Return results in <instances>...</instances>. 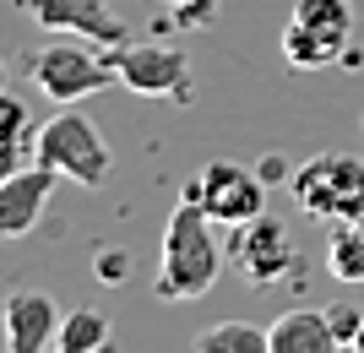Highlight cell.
<instances>
[{"label":"cell","instance_id":"1","mask_svg":"<svg viewBox=\"0 0 364 353\" xmlns=\"http://www.w3.org/2000/svg\"><path fill=\"white\" fill-rule=\"evenodd\" d=\"M218 266H223V250L213 239V217L201 201L185 196L168 217V234H164V261H158V277L152 288L164 299H201V293L218 283Z\"/></svg>","mask_w":364,"mask_h":353},{"label":"cell","instance_id":"2","mask_svg":"<svg viewBox=\"0 0 364 353\" xmlns=\"http://www.w3.org/2000/svg\"><path fill=\"white\" fill-rule=\"evenodd\" d=\"M289 196L316 223H343L364 212V158L353 153H321L289 174Z\"/></svg>","mask_w":364,"mask_h":353},{"label":"cell","instance_id":"3","mask_svg":"<svg viewBox=\"0 0 364 353\" xmlns=\"http://www.w3.org/2000/svg\"><path fill=\"white\" fill-rule=\"evenodd\" d=\"M33 158L49 163L60 180L87 185V190H98V185L114 174V158H109L98 125H92L87 114H76L71 104H65V114H55L49 125H38V147H33Z\"/></svg>","mask_w":364,"mask_h":353},{"label":"cell","instance_id":"4","mask_svg":"<svg viewBox=\"0 0 364 353\" xmlns=\"http://www.w3.org/2000/svg\"><path fill=\"white\" fill-rule=\"evenodd\" d=\"M353 33V6L348 0H299L283 28V55L299 71H326L332 60H343Z\"/></svg>","mask_w":364,"mask_h":353},{"label":"cell","instance_id":"5","mask_svg":"<svg viewBox=\"0 0 364 353\" xmlns=\"http://www.w3.org/2000/svg\"><path fill=\"white\" fill-rule=\"evenodd\" d=\"M82 44H87V38L65 33V38H55V44H44V49H33V55H28V77L38 82L44 98H55V104H76V98L104 92L109 82H114V65L98 60V55L82 49Z\"/></svg>","mask_w":364,"mask_h":353},{"label":"cell","instance_id":"6","mask_svg":"<svg viewBox=\"0 0 364 353\" xmlns=\"http://www.w3.org/2000/svg\"><path fill=\"white\" fill-rule=\"evenodd\" d=\"M185 196L201 201L207 217H213V223H228V229L267 212V180H261V169H245V163H228V158H213V163L191 180Z\"/></svg>","mask_w":364,"mask_h":353},{"label":"cell","instance_id":"7","mask_svg":"<svg viewBox=\"0 0 364 353\" xmlns=\"http://www.w3.org/2000/svg\"><path fill=\"white\" fill-rule=\"evenodd\" d=\"M109 65L141 98H168V104L191 98V60L180 44H120L109 49Z\"/></svg>","mask_w":364,"mask_h":353},{"label":"cell","instance_id":"8","mask_svg":"<svg viewBox=\"0 0 364 353\" xmlns=\"http://www.w3.org/2000/svg\"><path fill=\"white\" fill-rule=\"evenodd\" d=\"M228 261H234V272L245 277V283H256V288H267V283H277V277H289L294 261H299V250H294L289 229L277 223V217H250V223H234V239H228Z\"/></svg>","mask_w":364,"mask_h":353},{"label":"cell","instance_id":"9","mask_svg":"<svg viewBox=\"0 0 364 353\" xmlns=\"http://www.w3.org/2000/svg\"><path fill=\"white\" fill-rule=\"evenodd\" d=\"M22 6H28V16H33L44 33H76V38L104 44V49L131 44L125 22L109 11L104 0H22Z\"/></svg>","mask_w":364,"mask_h":353},{"label":"cell","instance_id":"10","mask_svg":"<svg viewBox=\"0 0 364 353\" xmlns=\"http://www.w3.org/2000/svg\"><path fill=\"white\" fill-rule=\"evenodd\" d=\"M55 185H60V174L49 169V163H38V158H33L28 169L6 174L0 180V239H22V234L38 229L44 201H49Z\"/></svg>","mask_w":364,"mask_h":353},{"label":"cell","instance_id":"11","mask_svg":"<svg viewBox=\"0 0 364 353\" xmlns=\"http://www.w3.org/2000/svg\"><path fill=\"white\" fill-rule=\"evenodd\" d=\"M60 305L49 299V293L38 288H11L6 293V315H0V326H6V348L11 353H44L55 348V337H60Z\"/></svg>","mask_w":364,"mask_h":353},{"label":"cell","instance_id":"12","mask_svg":"<svg viewBox=\"0 0 364 353\" xmlns=\"http://www.w3.org/2000/svg\"><path fill=\"white\" fill-rule=\"evenodd\" d=\"M332 321H326V310H289V315H277L272 321V353H337Z\"/></svg>","mask_w":364,"mask_h":353},{"label":"cell","instance_id":"13","mask_svg":"<svg viewBox=\"0 0 364 353\" xmlns=\"http://www.w3.org/2000/svg\"><path fill=\"white\" fill-rule=\"evenodd\" d=\"M33 120H28V104L0 92V180L16 169H28V153L38 147V136H28Z\"/></svg>","mask_w":364,"mask_h":353},{"label":"cell","instance_id":"14","mask_svg":"<svg viewBox=\"0 0 364 353\" xmlns=\"http://www.w3.org/2000/svg\"><path fill=\"white\" fill-rule=\"evenodd\" d=\"M326 272L337 283H364V212L332 223V239H326Z\"/></svg>","mask_w":364,"mask_h":353},{"label":"cell","instance_id":"15","mask_svg":"<svg viewBox=\"0 0 364 353\" xmlns=\"http://www.w3.org/2000/svg\"><path fill=\"white\" fill-rule=\"evenodd\" d=\"M196 353H272V326L218 321L207 332H196Z\"/></svg>","mask_w":364,"mask_h":353},{"label":"cell","instance_id":"16","mask_svg":"<svg viewBox=\"0 0 364 353\" xmlns=\"http://www.w3.org/2000/svg\"><path fill=\"white\" fill-rule=\"evenodd\" d=\"M109 342V321L104 315H98V310H71V315H65L60 321V337H55V348L60 353H98Z\"/></svg>","mask_w":364,"mask_h":353},{"label":"cell","instance_id":"17","mask_svg":"<svg viewBox=\"0 0 364 353\" xmlns=\"http://www.w3.org/2000/svg\"><path fill=\"white\" fill-rule=\"evenodd\" d=\"M326 321H332L337 342H343V348H353V342H359V326H364V310H359V305H326Z\"/></svg>","mask_w":364,"mask_h":353},{"label":"cell","instance_id":"18","mask_svg":"<svg viewBox=\"0 0 364 353\" xmlns=\"http://www.w3.org/2000/svg\"><path fill=\"white\" fill-rule=\"evenodd\" d=\"M98 277H104V283H120L125 277V256H98Z\"/></svg>","mask_w":364,"mask_h":353},{"label":"cell","instance_id":"19","mask_svg":"<svg viewBox=\"0 0 364 353\" xmlns=\"http://www.w3.org/2000/svg\"><path fill=\"white\" fill-rule=\"evenodd\" d=\"M261 180H283V158H267V163H261Z\"/></svg>","mask_w":364,"mask_h":353},{"label":"cell","instance_id":"20","mask_svg":"<svg viewBox=\"0 0 364 353\" xmlns=\"http://www.w3.org/2000/svg\"><path fill=\"white\" fill-rule=\"evenodd\" d=\"M353 348H359V353H364V326H359V342H353Z\"/></svg>","mask_w":364,"mask_h":353},{"label":"cell","instance_id":"21","mask_svg":"<svg viewBox=\"0 0 364 353\" xmlns=\"http://www.w3.org/2000/svg\"><path fill=\"white\" fill-rule=\"evenodd\" d=\"M0 92H6V65H0Z\"/></svg>","mask_w":364,"mask_h":353},{"label":"cell","instance_id":"22","mask_svg":"<svg viewBox=\"0 0 364 353\" xmlns=\"http://www.w3.org/2000/svg\"><path fill=\"white\" fill-rule=\"evenodd\" d=\"M164 6H191V0H164Z\"/></svg>","mask_w":364,"mask_h":353}]
</instances>
